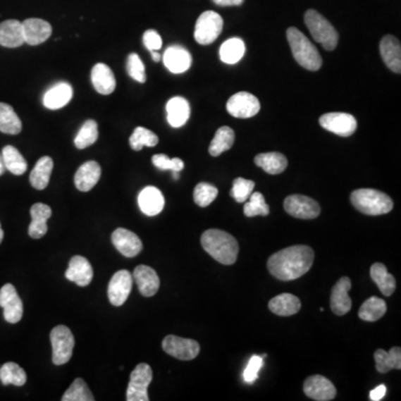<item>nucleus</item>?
<instances>
[{
    "label": "nucleus",
    "mask_w": 401,
    "mask_h": 401,
    "mask_svg": "<svg viewBox=\"0 0 401 401\" xmlns=\"http://www.w3.org/2000/svg\"><path fill=\"white\" fill-rule=\"evenodd\" d=\"M314 252L308 245H293L272 254L268 260L270 273L281 281L304 276L314 264Z\"/></svg>",
    "instance_id": "nucleus-1"
},
{
    "label": "nucleus",
    "mask_w": 401,
    "mask_h": 401,
    "mask_svg": "<svg viewBox=\"0 0 401 401\" xmlns=\"http://www.w3.org/2000/svg\"><path fill=\"white\" fill-rule=\"evenodd\" d=\"M203 249L218 264L231 266L239 254V245L235 237L222 230H207L201 237Z\"/></svg>",
    "instance_id": "nucleus-2"
},
{
    "label": "nucleus",
    "mask_w": 401,
    "mask_h": 401,
    "mask_svg": "<svg viewBox=\"0 0 401 401\" xmlns=\"http://www.w3.org/2000/svg\"><path fill=\"white\" fill-rule=\"evenodd\" d=\"M287 38L293 57L300 66L311 72L321 68L322 58L319 51L300 30L295 27H290L287 30Z\"/></svg>",
    "instance_id": "nucleus-3"
},
{
    "label": "nucleus",
    "mask_w": 401,
    "mask_h": 401,
    "mask_svg": "<svg viewBox=\"0 0 401 401\" xmlns=\"http://www.w3.org/2000/svg\"><path fill=\"white\" fill-rule=\"evenodd\" d=\"M351 203L366 216H383L393 210V199L383 192L372 189H359L351 193Z\"/></svg>",
    "instance_id": "nucleus-4"
},
{
    "label": "nucleus",
    "mask_w": 401,
    "mask_h": 401,
    "mask_svg": "<svg viewBox=\"0 0 401 401\" xmlns=\"http://www.w3.org/2000/svg\"><path fill=\"white\" fill-rule=\"evenodd\" d=\"M304 23L316 43H319L327 51L335 49L339 35L335 27L330 24L321 13L314 9H309L304 15Z\"/></svg>",
    "instance_id": "nucleus-5"
},
{
    "label": "nucleus",
    "mask_w": 401,
    "mask_h": 401,
    "mask_svg": "<svg viewBox=\"0 0 401 401\" xmlns=\"http://www.w3.org/2000/svg\"><path fill=\"white\" fill-rule=\"evenodd\" d=\"M223 30V19L213 11H204L197 18L195 38L199 45H210L216 42Z\"/></svg>",
    "instance_id": "nucleus-6"
},
{
    "label": "nucleus",
    "mask_w": 401,
    "mask_h": 401,
    "mask_svg": "<svg viewBox=\"0 0 401 401\" xmlns=\"http://www.w3.org/2000/svg\"><path fill=\"white\" fill-rule=\"evenodd\" d=\"M53 347V362L56 366L67 364L73 356L75 339L72 331L66 326H57L51 333Z\"/></svg>",
    "instance_id": "nucleus-7"
},
{
    "label": "nucleus",
    "mask_w": 401,
    "mask_h": 401,
    "mask_svg": "<svg viewBox=\"0 0 401 401\" xmlns=\"http://www.w3.org/2000/svg\"><path fill=\"white\" fill-rule=\"evenodd\" d=\"M153 379V371L147 364H140L130 374V383L126 391L128 401H149V383Z\"/></svg>",
    "instance_id": "nucleus-8"
},
{
    "label": "nucleus",
    "mask_w": 401,
    "mask_h": 401,
    "mask_svg": "<svg viewBox=\"0 0 401 401\" xmlns=\"http://www.w3.org/2000/svg\"><path fill=\"white\" fill-rule=\"evenodd\" d=\"M285 212L293 218L301 220H312L320 216V205L309 197L304 195H290L283 203Z\"/></svg>",
    "instance_id": "nucleus-9"
},
{
    "label": "nucleus",
    "mask_w": 401,
    "mask_h": 401,
    "mask_svg": "<svg viewBox=\"0 0 401 401\" xmlns=\"http://www.w3.org/2000/svg\"><path fill=\"white\" fill-rule=\"evenodd\" d=\"M163 350L174 358L189 362L192 359L197 358L199 354V345L197 341L192 339L176 337V335H168L165 337L162 343Z\"/></svg>",
    "instance_id": "nucleus-10"
},
{
    "label": "nucleus",
    "mask_w": 401,
    "mask_h": 401,
    "mask_svg": "<svg viewBox=\"0 0 401 401\" xmlns=\"http://www.w3.org/2000/svg\"><path fill=\"white\" fill-rule=\"evenodd\" d=\"M260 101L252 94L240 92L226 103L230 115L237 118H250L260 112Z\"/></svg>",
    "instance_id": "nucleus-11"
},
{
    "label": "nucleus",
    "mask_w": 401,
    "mask_h": 401,
    "mask_svg": "<svg viewBox=\"0 0 401 401\" xmlns=\"http://www.w3.org/2000/svg\"><path fill=\"white\" fill-rule=\"evenodd\" d=\"M0 307L4 309V316L9 323L20 321L24 314L22 299L19 298L16 288L11 283L0 289Z\"/></svg>",
    "instance_id": "nucleus-12"
},
{
    "label": "nucleus",
    "mask_w": 401,
    "mask_h": 401,
    "mask_svg": "<svg viewBox=\"0 0 401 401\" xmlns=\"http://www.w3.org/2000/svg\"><path fill=\"white\" fill-rule=\"evenodd\" d=\"M319 123L324 130L343 137L352 135L357 130L356 118L347 113H328L320 117Z\"/></svg>",
    "instance_id": "nucleus-13"
},
{
    "label": "nucleus",
    "mask_w": 401,
    "mask_h": 401,
    "mask_svg": "<svg viewBox=\"0 0 401 401\" xmlns=\"http://www.w3.org/2000/svg\"><path fill=\"white\" fill-rule=\"evenodd\" d=\"M133 276L128 270L117 271L109 285V299L113 306L121 307L128 300V295L132 291Z\"/></svg>",
    "instance_id": "nucleus-14"
},
{
    "label": "nucleus",
    "mask_w": 401,
    "mask_h": 401,
    "mask_svg": "<svg viewBox=\"0 0 401 401\" xmlns=\"http://www.w3.org/2000/svg\"><path fill=\"white\" fill-rule=\"evenodd\" d=\"M303 391L309 398L316 401H329L337 395L335 385L322 376H311L304 381Z\"/></svg>",
    "instance_id": "nucleus-15"
},
{
    "label": "nucleus",
    "mask_w": 401,
    "mask_h": 401,
    "mask_svg": "<svg viewBox=\"0 0 401 401\" xmlns=\"http://www.w3.org/2000/svg\"><path fill=\"white\" fill-rule=\"evenodd\" d=\"M65 276L69 281L75 282L78 287H87L93 280V268L87 259L75 255L69 261Z\"/></svg>",
    "instance_id": "nucleus-16"
},
{
    "label": "nucleus",
    "mask_w": 401,
    "mask_h": 401,
    "mask_svg": "<svg viewBox=\"0 0 401 401\" xmlns=\"http://www.w3.org/2000/svg\"><path fill=\"white\" fill-rule=\"evenodd\" d=\"M25 43L37 46L51 37V26L49 23L39 18H28L22 23Z\"/></svg>",
    "instance_id": "nucleus-17"
},
{
    "label": "nucleus",
    "mask_w": 401,
    "mask_h": 401,
    "mask_svg": "<svg viewBox=\"0 0 401 401\" xmlns=\"http://www.w3.org/2000/svg\"><path fill=\"white\" fill-rule=\"evenodd\" d=\"M112 242L118 252L128 258H133L143 249L141 239L130 230L118 228L112 234Z\"/></svg>",
    "instance_id": "nucleus-18"
},
{
    "label": "nucleus",
    "mask_w": 401,
    "mask_h": 401,
    "mask_svg": "<svg viewBox=\"0 0 401 401\" xmlns=\"http://www.w3.org/2000/svg\"><path fill=\"white\" fill-rule=\"evenodd\" d=\"M351 289V281L348 276H343L339 281L333 285L331 291V299H330V306L333 314L337 316H343L348 314L352 307L349 291Z\"/></svg>",
    "instance_id": "nucleus-19"
},
{
    "label": "nucleus",
    "mask_w": 401,
    "mask_h": 401,
    "mask_svg": "<svg viewBox=\"0 0 401 401\" xmlns=\"http://www.w3.org/2000/svg\"><path fill=\"white\" fill-rule=\"evenodd\" d=\"M132 276H133V280L136 282L141 295L147 297V298L156 295L157 291L160 289V278L157 276L154 269H152L151 266H136Z\"/></svg>",
    "instance_id": "nucleus-20"
},
{
    "label": "nucleus",
    "mask_w": 401,
    "mask_h": 401,
    "mask_svg": "<svg viewBox=\"0 0 401 401\" xmlns=\"http://www.w3.org/2000/svg\"><path fill=\"white\" fill-rule=\"evenodd\" d=\"M138 206L147 216L160 214L164 209L165 199L162 192L155 186H147L138 195Z\"/></svg>",
    "instance_id": "nucleus-21"
},
{
    "label": "nucleus",
    "mask_w": 401,
    "mask_h": 401,
    "mask_svg": "<svg viewBox=\"0 0 401 401\" xmlns=\"http://www.w3.org/2000/svg\"><path fill=\"white\" fill-rule=\"evenodd\" d=\"M163 61L166 68L173 74H182L192 65V56L185 48L181 46H171L163 55Z\"/></svg>",
    "instance_id": "nucleus-22"
},
{
    "label": "nucleus",
    "mask_w": 401,
    "mask_h": 401,
    "mask_svg": "<svg viewBox=\"0 0 401 401\" xmlns=\"http://www.w3.org/2000/svg\"><path fill=\"white\" fill-rule=\"evenodd\" d=\"M380 53L385 61V66L396 74L401 72V46L400 42L395 36L387 35L380 43Z\"/></svg>",
    "instance_id": "nucleus-23"
},
{
    "label": "nucleus",
    "mask_w": 401,
    "mask_h": 401,
    "mask_svg": "<svg viewBox=\"0 0 401 401\" xmlns=\"http://www.w3.org/2000/svg\"><path fill=\"white\" fill-rule=\"evenodd\" d=\"M101 175V165L95 161H88L78 168L75 174V185L80 192H88L99 183Z\"/></svg>",
    "instance_id": "nucleus-24"
},
{
    "label": "nucleus",
    "mask_w": 401,
    "mask_h": 401,
    "mask_svg": "<svg viewBox=\"0 0 401 401\" xmlns=\"http://www.w3.org/2000/svg\"><path fill=\"white\" fill-rule=\"evenodd\" d=\"M92 82L97 93L101 95H109L115 91L116 80L114 73L106 64L99 63L92 69Z\"/></svg>",
    "instance_id": "nucleus-25"
},
{
    "label": "nucleus",
    "mask_w": 401,
    "mask_h": 401,
    "mask_svg": "<svg viewBox=\"0 0 401 401\" xmlns=\"http://www.w3.org/2000/svg\"><path fill=\"white\" fill-rule=\"evenodd\" d=\"M32 223L28 228V234L32 239H40L47 233V220L51 216V209L43 203H36L30 209Z\"/></svg>",
    "instance_id": "nucleus-26"
},
{
    "label": "nucleus",
    "mask_w": 401,
    "mask_h": 401,
    "mask_svg": "<svg viewBox=\"0 0 401 401\" xmlns=\"http://www.w3.org/2000/svg\"><path fill=\"white\" fill-rule=\"evenodd\" d=\"M25 44L22 23L16 19H8L0 24V45L7 48H17Z\"/></svg>",
    "instance_id": "nucleus-27"
},
{
    "label": "nucleus",
    "mask_w": 401,
    "mask_h": 401,
    "mask_svg": "<svg viewBox=\"0 0 401 401\" xmlns=\"http://www.w3.org/2000/svg\"><path fill=\"white\" fill-rule=\"evenodd\" d=\"M168 122L172 128H182L191 115V107L189 101L183 97H173L166 104Z\"/></svg>",
    "instance_id": "nucleus-28"
},
{
    "label": "nucleus",
    "mask_w": 401,
    "mask_h": 401,
    "mask_svg": "<svg viewBox=\"0 0 401 401\" xmlns=\"http://www.w3.org/2000/svg\"><path fill=\"white\" fill-rule=\"evenodd\" d=\"M269 309L272 314L280 316H290L298 314L301 309V301L291 293L276 295L269 302Z\"/></svg>",
    "instance_id": "nucleus-29"
},
{
    "label": "nucleus",
    "mask_w": 401,
    "mask_h": 401,
    "mask_svg": "<svg viewBox=\"0 0 401 401\" xmlns=\"http://www.w3.org/2000/svg\"><path fill=\"white\" fill-rule=\"evenodd\" d=\"M73 97V87L68 82H58L44 95V105L48 109H59L66 106Z\"/></svg>",
    "instance_id": "nucleus-30"
},
{
    "label": "nucleus",
    "mask_w": 401,
    "mask_h": 401,
    "mask_svg": "<svg viewBox=\"0 0 401 401\" xmlns=\"http://www.w3.org/2000/svg\"><path fill=\"white\" fill-rule=\"evenodd\" d=\"M254 163L258 165L259 168H262L264 172L271 174V175L281 174L282 172H285L288 166L287 157L281 153H276V152L261 153V154L257 155Z\"/></svg>",
    "instance_id": "nucleus-31"
},
{
    "label": "nucleus",
    "mask_w": 401,
    "mask_h": 401,
    "mask_svg": "<svg viewBox=\"0 0 401 401\" xmlns=\"http://www.w3.org/2000/svg\"><path fill=\"white\" fill-rule=\"evenodd\" d=\"M54 162L49 156H43L35 165L34 170L30 173V181L32 187L36 190H45L49 184Z\"/></svg>",
    "instance_id": "nucleus-32"
},
{
    "label": "nucleus",
    "mask_w": 401,
    "mask_h": 401,
    "mask_svg": "<svg viewBox=\"0 0 401 401\" xmlns=\"http://www.w3.org/2000/svg\"><path fill=\"white\" fill-rule=\"evenodd\" d=\"M370 276L383 295L390 297L395 292L396 280L393 274L389 273L388 270L383 264L377 262V264H372L370 269Z\"/></svg>",
    "instance_id": "nucleus-33"
},
{
    "label": "nucleus",
    "mask_w": 401,
    "mask_h": 401,
    "mask_svg": "<svg viewBox=\"0 0 401 401\" xmlns=\"http://www.w3.org/2000/svg\"><path fill=\"white\" fill-rule=\"evenodd\" d=\"M376 369L380 374H387L391 369H401V349L393 347L389 352L378 349L375 352Z\"/></svg>",
    "instance_id": "nucleus-34"
},
{
    "label": "nucleus",
    "mask_w": 401,
    "mask_h": 401,
    "mask_svg": "<svg viewBox=\"0 0 401 401\" xmlns=\"http://www.w3.org/2000/svg\"><path fill=\"white\" fill-rule=\"evenodd\" d=\"M23 130L22 121L8 104L0 103V132L17 135Z\"/></svg>",
    "instance_id": "nucleus-35"
},
{
    "label": "nucleus",
    "mask_w": 401,
    "mask_h": 401,
    "mask_svg": "<svg viewBox=\"0 0 401 401\" xmlns=\"http://www.w3.org/2000/svg\"><path fill=\"white\" fill-rule=\"evenodd\" d=\"M235 133L229 126H222L216 130V135L211 142L209 153L212 156H220L224 152L229 151L233 147Z\"/></svg>",
    "instance_id": "nucleus-36"
},
{
    "label": "nucleus",
    "mask_w": 401,
    "mask_h": 401,
    "mask_svg": "<svg viewBox=\"0 0 401 401\" xmlns=\"http://www.w3.org/2000/svg\"><path fill=\"white\" fill-rule=\"evenodd\" d=\"M245 42L240 38H231L221 46L220 58L226 64H237L245 56Z\"/></svg>",
    "instance_id": "nucleus-37"
},
{
    "label": "nucleus",
    "mask_w": 401,
    "mask_h": 401,
    "mask_svg": "<svg viewBox=\"0 0 401 401\" xmlns=\"http://www.w3.org/2000/svg\"><path fill=\"white\" fill-rule=\"evenodd\" d=\"M1 156H3L6 170L13 173V175H23L26 172V160L16 147H11V145L4 147Z\"/></svg>",
    "instance_id": "nucleus-38"
},
{
    "label": "nucleus",
    "mask_w": 401,
    "mask_h": 401,
    "mask_svg": "<svg viewBox=\"0 0 401 401\" xmlns=\"http://www.w3.org/2000/svg\"><path fill=\"white\" fill-rule=\"evenodd\" d=\"M387 311V304L383 299L371 297L364 301L362 308L359 309V318L364 321L375 322L381 319Z\"/></svg>",
    "instance_id": "nucleus-39"
},
{
    "label": "nucleus",
    "mask_w": 401,
    "mask_h": 401,
    "mask_svg": "<svg viewBox=\"0 0 401 401\" xmlns=\"http://www.w3.org/2000/svg\"><path fill=\"white\" fill-rule=\"evenodd\" d=\"M0 380L4 385L22 387L26 383L27 375L25 370L15 362H7L0 368Z\"/></svg>",
    "instance_id": "nucleus-40"
},
{
    "label": "nucleus",
    "mask_w": 401,
    "mask_h": 401,
    "mask_svg": "<svg viewBox=\"0 0 401 401\" xmlns=\"http://www.w3.org/2000/svg\"><path fill=\"white\" fill-rule=\"evenodd\" d=\"M99 138V126L93 120L86 121L75 137V147L80 149L91 147Z\"/></svg>",
    "instance_id": "nucleus-41"
},
{
    "label": "nucleus",
    "mask_w": 401,
    "mask_h": 401,
    "mask_svg": "<svg viewBox=\"0 0 401 401\" xmlns=\"http://www.w3.org/2000/svg\"><path fill=\"white\" fill-rule=\"evenodd\" d=\"M159 143V136L147 128L138 126L130 137V145L134 151H141L143 147H154Z\"/></svg>",
    "instance_id": "nucleus-42"
},
{
    "label": "nucleus",
    "mask_w": 401,
    "mask_h": 401,
    "mask_svg": "<svg viewBox=\"0 0 401 401\" xmlns=\"http://www.w3.org/2000/svg\"><path fill=\"white\" fill-rule=\"evenodd\" d=\"M63 401H94L93 393L82 378H78L61 397Z\"/></svg>",
    "instance_id": "nucleus-43"
},
{
    "label": "nucleus",
    "mask_w": 401,
    "mask_h": 401,
    "mask_svg": "<svg viewBox=\"0 0 401 401\" xmlns=\"http://www.w3.org/2000/svg\"><path fill=\"white\" fill-rule=\"evenodd\" d=\"M243 212L247 218H254L258 216H266L270 213V207L266 204L264 195L259 192H254L245 203Z\"/></svg>",
    "instance_id": "nucleus-44"
},
{
    "label": "nucleus",
    "mask_w": 401,
    "mask_h": 401,
    "mask_svg": "<svg viewBox=\"0 0 401 401\" xmlns=\"http://www.w3.org/2000/svg\"><path fill=\"white\" fill-rule=\"evenodd\" d=\"M218 190L209 183H199L195 189V202L199 206L206 207L216 199Z\"/></svg>",
    "instance_id": "nucleus-45"
},
{
    "label": "nucleus",
    "mask_w": 401,
    "mask_h": 401,
    "mask_svg": "<svg viewBox=\"0 0 401 401\" xmlns=\"http://www.w3.org/2000/svg\"><path fill=\"white\" fill-rule=\"evenodd\" d=\"M255 183L251 180H245L243 178H235L233 181V187L231 190V197L237 202H247L250 195L253 193Z\"/></svg>",
    "instance_id": "nucleus-46"
},
{
    "label": "nucleus",
    "mask_w": 401,
    "mask_h": 401,
    "mask_svg": "<svg viewBox=\"0 0 401 401\" xmlns=\"http://www.w3.org/2000/svg\"><path fill=\"white\" fill-rule=\"evenodd\" d=\"M126 70H128V74L130 75V78L136 82H141V84L147 82L145 66H144L143 61L140 58L137 54L132 53L128 55Z\"/></svg>",
    "instance_id": "nucleus-47"
},
{
    "label": "nucleus",
    "mask_w": 401,
    "mask_h": 401,
    "mask_svg": "<svg viewBox=\"0 0 401 401\" xmlns=\"http://www.w3.org/2000/svg\"><path fill=\"white\" fill-rule=\"evenodd\" d=\"M152 162L155 168L161 171H172V172H181L184 168V162L178 157L170 159L168 155L156 154L152 157Z\"/></svg>",
    "instance_id": "nucleus-48"
},
{
    "label": "nucleus",
    "mask_w": 401,
    "mask_h": 401,
    "mask_svg": "<svg viewBox=\"0 0 401 401\" xmlns=\"http://www.w3.org/2000/svg\"><path fill=\"white\" fill-rule=\"evenodd\" d=\"M262 366H264V358L260 356H253L243 372L245 383H254L255 380L258 379L259 372Z\"/></svg>",
    "instance_id": "nucleus-49"
},
{
    "label": "nucleus",
    "mask_w": 401,
    "mask_h": 401,
    "mask_svg": "<svg viewBox=\"0 0 401 401\" xmlns=\"http://www.w3.org/2000/svg\"><path fill=\"white\" fill-rule=\"evenodd\" d=\"M143 43L145 47H147L149 51H152L161 49V48H162L163 42L160 34H159L156 30H149L144 32Z\"/></svg>",
    "instance_id": "nucleus-50"
},
{
    "label": "nucleus",
    "mask_w": 401,
    "mask_h": 401,
    "mask_svg": "<svg viewBox=\"0 0 401 401\" xmlns=\"http://www.w3.org/2000/svg\"><path fill=\"white\" fill-rule=\"evenodd\" d=\"M385 393H387V388H385V385H378L377 388L374 389V390L370 391L369 398L372 401H379L385 397Z\"/></svg>",
    "instance_id": "nucleus-51"
},
{
    "label": "nucleus",
    "mask_w": 401,
    "mask_h": 401,
    "mask_svg": "<svg viewBox=\"0 0 401 401\" xmlns=\"http://www.w3.org/2000/svg\"><path fill=\"white\" fill-rule=\"evenodd\" d=\"M216 5L221 7H231V6H241L245 0H212Z\"/></svg>",
    "instance_id": "nucleus-52"
},
{
    "label": "nucleus",
    "mask_w": 401,
    "mask_h": 401,
    "mask_svg": "<svg viewBox=\"0 0 401 401\" xmlns=\"http://www.w3.org/2000/svg\"><path fill=\"white\" fill-rule=\"evenodd\" d=\"M151 55L153 61H156V63H159V61H161V59H162V56H161L160 54H159V51H152Z\"/></svg>",
    "instance_id": "nucleus-53"
},
{
    "label": "nucleus",
    "mask_w": 401,
    "mask_h": 401,
    "mask_svg": "<svg viewBox=\"0 0 401 401\" xmlns=\"http://www.w3.org/2000/svg\"><path fill=\"white\" fill-rule=\"evenodd\" d=\"M6 168L5 164H4L3 156L0 155V175H3L4 173H5Z\"/></svg>",
    "instance_id": "nucleus-54"
},
{
    "label": "nucleus",
    "mask_w": 401,
    "mask_h": 401,
    "mask_svg": "<svg viewBox=\"0 0 401 401\" xmlns=\"http://www.w3.org/2000/svg\"><path fill=\"white\" fill-rule=\"evenodd\" d=\"M3 240H4V231L3 229H1V224H0V243L3 242Z\"/></svg>",
    "instance_id": "nucleus-55"
},
{
    "label": "nucleus",
    "mask_w": 401,
    "mask_h": 401,
    "mask_svg": "<svg viewBox=\"0 0 401 401\" xmlns=\"http://www.w3.org/2000/svg\"><path fill=\"white\" fill-rule=\"evenodd\" d=\"M178 173L180 172H173V178H175V180H178V178H180Z\"/></svg>",
    "instance_id": "nucleus-56"
}]
</instances>
